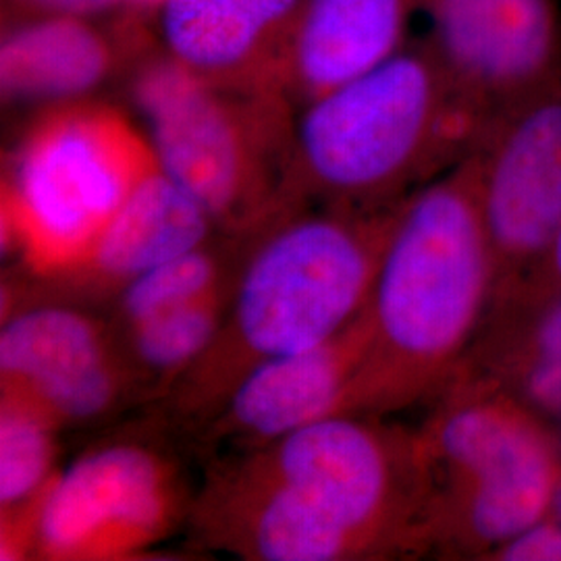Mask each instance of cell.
Masks as SVG:
<instances>
[{"label":"cell","instance_id":"cb8c5ba5","mask_svg":"<svg viewBox=\"0 0 561 561\" xmlns=\"http://www.w3.org/2000/svg\"><path fill=\"white\" fill-rule=\"evenodd\" d=\"M553 352H561V298L545 310L533 335V354Z\"/></svg>","mask_w":561,"mask_h":561},{"label":"cell","instance_id":"52a82bcc","mask_svg":"<svg viewBox=\"0 0 561 561\" xmlns=\"http://www.w3.org/2000/svg\"><path fill=\"white\" fill-rule=\"evenodd\" d=\"M181 512L183 489L169 458L146 443H106L55 474L36 507L32 553L127 560L161 542Z\"/></svg>","mask_w":561,"mask_h":561},{"label":"cell","instance_id":"2e32d148","mask_svg":"<svg viewBox=\"0 0 561 561\" xmlns=\"http://www.w3.org/2000/svg\"><path fill=\"white\" fill-rule=\"evenodd\" d=\"M217 227L201 202L157 164L104 227L73 277L121 289L144 271L208 243Z\"/></svg>","mask_w":561,"mask_h":561},{"label":"cell","instance_id":"277c9868","mask_svg":"<svg viewBox=\"0 0 561 561\" xmlns=\"http://www.w3.org/2000/svg\"><path fill=\"white\" fill-rule=\"evenodd\" d=\"M134 101L157 164L227 231H256L294 204L289 101L213 85L171 55L146 62Z\"/></svg>","mask_w":561,"mask_h":561},{"label":"cell","instance_id":"7402d4cb","mask_svg":"<svg viewBox=\"0 0 561 561\" xmlns=\"http://www.w3.org/2000/svg\"><path fill=\"white\" fill-rule=\"evenodd\" d=\"M502 560L561 561V520L537 522L512 541L497 547Z\"/></svg>","mask_w":561,"mask_h":561},{"label":"cell","instance_id":"d4e9b609","mask_svg":"<svg viewBox=\"0 0 561 561\" xmlns=\"http://www.w3.org/2000/svg\"><path fill=\"white\" fill-rule=\"evenodd\" d=\"M549 259H551V266H553V271H556V275H558L561 283V225L556 238H553L551 248H549Z\"/></svg>","mask_w":561,"mask_h":561},{"label":"cell","instance_id":"4fadbf2b","mask_svg":"<svg viewBox=\"0 0 561 561\" xmlns=\"http://www.w3.org/2000/svg\"><path fill=\"white\" fill-rule=\"evenodd\" d=\"M202 539L245 560H358L373 549L245 460L225 468L194 505Z\"/></svg>","mask_w":561,"mask_h":561},{"label":"cell","instance_id":"7c38bea8","mask_svg":"<svg viewBox=\"0 0 561 561\" xmlns=\"http://www.w3.org/2000/svg\"><path fill=\"white\" fill-rule=\"evenodd\" d=\"M368 343L370 331L362 310L335 337L256 364L213 412L215 431L222 439L259 449L310 422L343 414Z\"/></svg>","mask_w":561,"mask_h":561},{"label":"cell","instance_id":"6da1fadb","mask_svg":"<svg viewBox=\"0 0 561 561\" xmlns=\"http://www.w3.org/2000/svg\"><path fill=\"white\" fill-rule=\"evenodd\" d=\"M493 264L474 152L398 208L364 308L368 352L343 414L389 408L443 375L477 331Z\"/></svg>","mask_w":561,"mask_h":561},{"label":"cell","instance_id":"ffe728a7","mask_svg":"<svg viewBox=\"0 0 561 561\" xmlns=\"http://www.w3.org/2000/svg\"><path fill=\"white\" fill-rule=\"evenodd\" d=\"M236 273H231L225 252L210 241L144 271L119 289L115 308L119 333L162 312L201 300L236 279Z\"/></svg>","mask_w":561,"mask_h":561},{"label":"cell","instance_id":"3957f363","mask_svg":"<svg viewBox=\"0 0 561 561\" xmlns=\"http://www.w3.org/2000/svg\"><path fill=\"white\" fill-rule=\"evenodd\" d=\"M491 119L451 78L431 42L306 104L294 129V198L377 208L428 167L481 141Z\"/></svg>","mask_w":561,"mask_h":561},{"label":"cell","instance_id":"8992f818","mask_svg":"<svg viewBox=\"0 0 561 561\" xmlns=\"http://www.w3.org/2000/svg\"><path fill=\"white\" fill-rule=\"evenodd\" d=\"M416 454L445 470L449 520L468 541L502 547L551 514L560 456L541 426L507 401L454 403Z\"/></svg>","mask_w":561,"mask_h":561},{"label":"cell","instance_id":"9c48e42d","mask_svg":"<svg viewBox=\"0 0 561 561\" xmlns=\"http://www.w3.org/2000/svg\"><path fill=\"white\" fill-rule=\"evenodd\" d=\"M138 381L119 335L76 306L41 301L4 317L0 382L62 426L108 416Z\"/></svg>","mask_w":561,"mask_h":561},{"label":"cell","instance_id":"4316f807","mask_svg":"<svg viewBox=\"0 0 561 561\" xmlns=\"http://www.w3.org/2000/svg\"><path fill=\"white\" fill-rule=\"evenodd\" d=\"M553 518L561 520V456H560V474H558V484H556V495H553V507H551Z\"/></svg>","mask_w":561,"mask_h":561},{"label":"cell","instance_id":"30bf717a","mask_svg":"<svg viewBox=\"0 0 561 561\" xmlns=\"http://www.w3.org/2000/svg\"><path fill=\"white\" fill-rule=\"evenodd\" d=\"M421 11L431 46L491 123L561 71L553 0H421Z\"/></svg>","mask_w":561,"mask_h":561},{"label":"cell","instance_id":"8fae6325","mask_svg":"<svg viewBox=\"0 0 561 561\" xmlns=\"http://www.w3.org/2000/svg\"><path fill=\"white\" fill-rule=\"evenodd\" d=\"M481 208L495 261L526 262L561 225V71L482 136Z\"/></svg>","mask_w":561,"mask_h":561},{"label":"cell","instance_id":"484cf974","mask_svg":"<svg viewBox=\"0 0 561 561\" xmlns=\"http://www.w3.org/2000/svg\"><path fill=\"white\" fill-rule=\"evenodd\" d=\"M121 2L138 11H150V9H161L167 0H121Z\"/></svg>","mask_w":561,"mask_h":561},{"label":"cell","instance_id":"e0dca14e","mask_svg":"<svg viewBox=\"0 0 561 561\" xmlns=\"http://www.w3.org/2000/svg\"><path fill=\"white\" fill-rule=\"evenodd\" d=\"M115 48L85 18H36L13 27L0 48L7 101H80L111 76Z\"/></svg>","mask_w":561,"mask_h":561},{"label":"cell","instance_id":"d6986e66","mask_svg":"<svg viewBox=\"0 0 561 561\" xmlns=\"http://www.w3.org/2000/svg\"><path fill=\"white\" fill-rule=\"evenodd\" d=\"M233 280L201 300L121 331L123 352L136 379L141 375L159 385H175L201 360L221 333Z\"/></svg>","mask_w":561,"mask_h":561},{"label":"cell","instance_id":"7a4b0ae2","mask_svg":"<svg viewBox=\"0 0 561 561\" xmlns=\"http://www.w3.org/2000/svg\"><path fill=\"white\" fill-rule=\"evenodd\" d=\"M396 213L329 204L321 213L287 208L259 227L236 273L221 333L173 385L181 408L215 412L256 364L314 347L356 321Z\"/></svg>","mask_w":561,"mask_h":561},{"label":"cell","instance_id":"5bb4252c","mask_svg":"<svg viewBox=\"0 0 561 561\" xmlns=\"http://www.w3.org/2000/svg\"><path fill=\"white\" fill-rule=\"evenodd\" d=\"M304 2L167 0L161 7L167 55L225 90L280 94V69Z\"/></svg>","mask_w":561,"mask_h":561},{"label":"cell","instance_id":"5b68a950","mask_svg":"<svg viewBox=\"0 0 561 561\" xmlns=\"http://www.w3.org/2000/svg\"><path fill=\"white\" fill-rule=\"evenodd\" d=\"M157 159L117 108L60 102L23 136L2 185V238L38 275H73Z\"/></svg>","mask_w":561,"mask_h":561},{"label":"cell","instance_id":"ba28073f","mask_svg":"<svg viewBox=\"0 0 561 561\" xmlns=\"http://www.w3.org/2000/svg\"><path fill=\"white\" fill-rule=\"evenodd\" d=\"M248 461L321 510L373 551L403 512V468L391 439L360 414H331L252 449Z\"/></svg>","mask_w":561,"mask_h":561},{"label":"cell","instance_id":"ac0fdd59","mask_svg":"<svg viewBox=\"0 0 561 561\" xmlns=\"http://www.w3.org/2000/svg\"><path fill=\"white\" fill-rule=\"evenodd\" d=\"M59 424L20 393L0 396L2 560L32 553L36 507L55 479Z\"/></svg>","mask_w":561,"mask_h":561},{"label":"cell","instance_id":"44dd1931","mask_svg":"<svg viewBox=\"0 0 561 561\" xmlns=\"http://www.w3.org/2000/svg\"><path fill=\"white\" fill-rule=\"evenodd\" d=\"M522 387L526 400L545 414L561 419V352L533 354Z\"/></svg>","mask_w":561,"mask_h":561},{"label":"cell","instance_id":"9a60e30c","mask_svg":"<svg viewBox=\"0 0 561 561\" xmlns=\"http://www.w3.org/2000/svg\"><path fill=\"white\" fill-rule=\"evenodd\" d=\"M421 0H306L279 76L287 101L308 102L373 71L405 46Z\"/></svg>","mask_w":561,"mask_h":561},{"label":"cell","instance_id":"603a6c76","mask_svg":"<svg viewBox=\"0 0 561 561\" xmlns=\"http://www.w3.org/2000/svg\"><path fill=\"white\" fill-rule=\"evenodd\" d=\"M121 0H9L11 9H18L30 20L36 18H90L94 13L115 7Z\"/></svg>","mask_w":561,"mask_h":561}]
</instances>
